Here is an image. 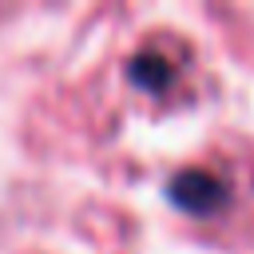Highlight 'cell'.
I'll list each match as a JSON object with an SVG mask.
<instances>
[{
  "instance_id": "6da1fadb",
  "label": "cell",
  "mask_w": 254,
  "mask_h": 254,
  "mask_svg": "<svg viewBox=\"0 0 254 254\" xmlns=\"http://www.w3.org/2000/svg\"><path fill=\"white\" fill-rule=\"evenodd\" d=\"M167 198L187 214H214L226 202V183L206 171H183L167 183Z\"/></svg>"
},
{
  "instance_id": "7a4b0ae2",
  "label": "cell",
  "mask_w": 254,
  "mask_h": 254,
  "mask_svg": "<svg viewBox=\"0 0 254 254\" xmlns=\"http://www.w3.org/2000/svg\"><path fill=\"white\" fill-rule=\"evenodd\" d=\"M127 75H131L139 87H147V91H163V87L171 83V64H167L163 56H155V52H139V56H131V64H127Z\"/></svg>"
}]
</instances>
